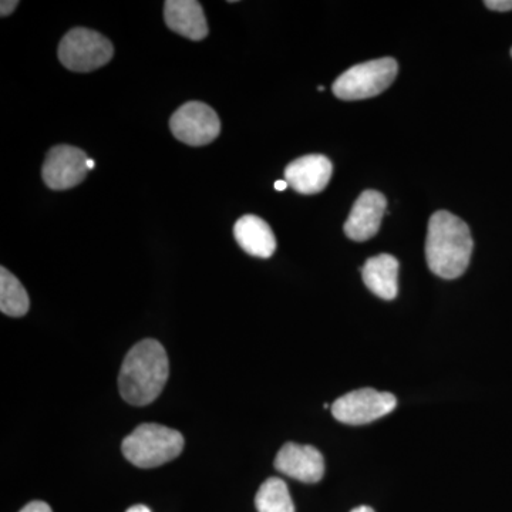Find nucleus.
<instances>
[{
  "mask_svg": "<svg viewBox=\"0 0 512 512\" xmlns=\"http://www.w3.org/2000/svg\"><path fill=\"white\" fill-rule=\"evenodd\" d=\"M474 242L470 228L448 211L431 215L426 239L430 271L443 279L460 278L470 265Z\"/></svg>",
  "mask_w": 512,
  "mask_h": 512,
  "instance_id": "nucleus-1",
  "label": "nucleus"
},
{
  "mask_svg": "<svg viewBox=\"0 0 512 512\" xmlns=\"http://www.w3.org/2000/svg\"><path fill=\"white\" fill-rule=\"evenodd\" d=\"M170 375L167 353L160 342L146 339L127 353L119 375L121 397L133 406H148L160 396Z\"/></svg>",
  "mask_w": 512,
  "mask_h": 512,
  "instance_id": "nucleus-2",
  "label": "nucleus"
},
{
  "mask_svg": "<svg viewBox=\"0 0 512 512\" xmlns=\"http://www.w3.org/2000/svg\"><path fill=\"white\" fill-rule=\"evenodd\" d=\"M184 437L180 431L161 424H141L123 441L124 457L140 468H154L170 463L183 453Z\"/></svg>",
  "mask_w": 512,
  "mask_h": 512,
  "instance_id": "nucleus-3",
  "label": "nucleus"
},
{
  "mask_svg": "<svg viewBox=\"0 0 512 512\" xmlns=\"http://www.w3.org/2000/svg\"><path fill=\"white\" fill-rule=\"evenodd\" d=\"M397 70L399 66L392 57L356 64L333 83V93L338 99L348 101L379 96L392 86Z\"/></svg>",
  "mask_w": 512,
  "mask_h": 512,
  "instance_id": "nucleus-4",
  "label": "nucleus"
},
{
  "mask_svg": "<svg viewBox=\"0 0 512 512\" xmlns=\"http://www.w3.org/2000/svg\"><path fill=\"white\" fill-rule=\"evenodd\" d=\"M113 55L110 40L92 29H72L59 45L60 63L77 73L94 72L106 66Z\"/></svg>",
  "mask_w": 512,
  "mask_h": 512,
  "instance_id": "nucleus-5",
  "label": "nucleus"
},
{
  "mask_svg": "<svg viewBox=\"0 0 512 512\" xmlns=\"http://www.w3.org/2000/svg\"><path fill=\"white\" fill-rule=\"evenodd\" d=\"M173 136L191 147L207 146L221 133V120L214 109L201 101H190L170 119Z\"/></svg>",
  "mask_w": 512,
  "mask_h": 512,
  "instance_id": "nucleus-6",
  "label": "nucleus"
},
{
  "mask_svg": "<svg viewBox=\"0 0 512 512\" xmlns=\"http://www.w3.org/2000/svg\"><path fill=\"white\" fill-rule=\"evenodd\" d=\"M397 400L392 393L375 389H359L345 394L332 406V414L340 423L350 426L372 423L396 409Z\"/></svg>",
  "mask_w": 512,
  "mask_h": 512,
  "instance_id": "nucleus-7",
  "label": "nucleus"
},
{
  "mask_svg": "<svg viewBox=\"0 0 512 512\" xmlns=\"http://www.w3.org/2000/svg\"><path fill=\"white\" fill-rule=\"evenodd\" d=\"M89 157L80 148L56 146L47 153L42 177L47 187L55 191L70 190L82 184L89 174Z\"/></svg>",
  "mask_w": 512,
  "mask_h": 512,
  "instance_id": "nucleus-8",
  "label": "nucleus"
},
{
  "mask_svg": "<svg viewBox=\"0 0 512 512\" xmlns=\"http://www.w3.org/2000/svg\"><path fill=\"white\" fill-rule=\"evenodd\" d=\"M275 468L285 476L306 484H315L325 474V458L318 448L288 443L279 450Z\"/></svg>",
  "mask_w": 512,
  "mask_h": 512,
  "instance_id": "nucleus-9",
  "label": "nucleus"
},
{
  "mask_svg": "<svg viewBox=\"0 0 512 512\" xmlns=\"http://www.w3.org/2000/svg\"><path fill=\"white\" fill-rule=\"evenodd\" d=\"M386 207L387 201L382 192L367 190L360 194L345 224L346 237L356 242L375 237L382 225Z\"/></svg>",
  "mask_w": 512,
  "mask_h": 512,
  "instance_id": "nucleus-10",
  "label": "nucleus"
},
{
  "mask_svg": "<svg viewBox=\"0 0 512 512\" xmlns=\"http://www.w3.org/2000/svg\"><path fill=\"white\" fill-rule=\"evenodd\" d=\"M333 165L320 154L298 158L286 167L285 181L299 194L312 195L325 190L332 177Z\"/></svg>",
  "mask_w": 512,
  "mask_h": 512,
  "instance_id": "nucleus-11",
  "label": "nucleus"
},
{
  "mask_svg": "<svg viewBox=\"0 0 512 512\" xmlns=\"http://www.w3.org/2000/svg\"><path fill=\"white\" fill-rule=\"evenodd\" d=\"M164 20L180 36L200 42L208 36V23L201 3L195 0H168L164 3Z\"/></svg>",
  "mask_w": 512,
  "mask_h": 512,
  "instance_id": "nucleus-12",
  "label": "nucleus"
},
{
  "mask_svg": "<svg viewBox=\"0 0 512 512\" xmlns=\"http://www.w3.org/2000/svg\"><path fill=\"white\" fill-rule=\"evenodd\" d=\"M239 247L256 258H271L276 251V239L271 227L256 215L239 218L234 227Z\"/></svg>",
  "mask_w": 512,
  "mask_h": 512,
  "instance_id": "nucleus-13",
  "label": "nucleus"
},
{
  "mask_svg": "<svg viewBox=\"0 0 512 512\" xmlns=\"http://www.w3.org/2000/svg\"><path fill=\"white\" fill-rule=\"evenodd\" d=\"M397 275H399V261L389 254L367 259L362 269L363 282L367 289L384 301H393L396 298L399 291Z\"/></svg>",
  "mask_w": 512,
  "mask_h": 512,
  "instance_id": "nucleus-14",
  "label": "nucleus"
},
{
  "mask_svg": "<svg viewBox=\"0 0 512 512\" xmlns=\"http://www.w3.org/2000/svg\"><path fill=\"white\" fill-rule=\"evenodd\" d=\"M30 301L25 286L20 284L8 269H0V311L12 318H22L28 313Z\"/></svg>",
  "mask_w": 512,
  "mask_h": 512,
  "instance_id": "nucleus-15",
  "label": "nucleus"
},
{
  "mask_svg": "<svg viewBox=\"0 0 512 512\" xmlns=\"http://www.w3.org/2000/svg\"><path fill=\"white\" fill-rule=\"evenodd\" d=\"M258 512H295L288 485L281 478H269L259 488L255 497Z\"/></svg>",
  "mask_w": 512,
  "mask_h": 512,
  "instance_id": "nucleus-16",
  "label": "nucleus"
},
{
  "mask_svg": "<svg viewBox=\"0 0 512 512\" xmlns=\"http://www.w3.org/2000/svg\"><path fill=\"white\" fill-rule=\"evenodd\" d=\"M488 9L497 10V12H508L512 10V0H487L484 3Z\"/></svg>",
  "mask_w": 512,
  "mask_h": 512,
  "instance_id": "nucleus-17",
  "label": "nucleus"
},
{
  "mask_svg": "<svg viewBox=\"0 0 512 512\" xmlns=\"http://www.w3.org/2000/svg\"><path fill=\"white\" fill-rule=\"evenodd\" d=\"M20 512H53L52 508L49 507L46 503H43V501H33V503H30L26 505L25 508H23Z\"/></svg>",
  "mask_w": 512,
  "mask_h": 512,
  "instance_id": "nucleus-18",
  "label": "nucleus"
},
{
  "mask_svg": "<svg viewBox=\"0 0 512 512\" xmlns=\"http://www.w3.org/2000/svg\"><path fill=\"white\" fill-rule=\"evenodd\" d=\"M18 5L19 2H16V0H12V2H9V0H3V2L0 3V15H2V18L12 15V13L15 12V9L18 8Z\"/></svg>",
  "mask_w": 512,
  "mask_h": 512,
  "instance_id": "nucleus-19",
  "label": "nucleus"
},
{
  "mask_svg": "<svg viewBox=\"0 0 512 512\" xmlns=\"http://www.w3.org/2000/svg\"><path fill=\"white\" fill-rule=\"evenodd\" d=\"M127 512H151L150 508L146 505H134V507L128 508Z\"/></svg>",
  "mask_w": 512,
  "mask_h": 512,
  "instance_id": "nucleus-20",
  "label": "nucleus"
},
{
  "mask_svg": "<svg viewBox=\"0 0 512 512\" xmlns=\"http://www.w3.org/2000/svg\"><path fill=\"white\" fill-rule=\"evenodd\" d=\"M288 183L286 181H276L275 190L276 191H285L288 188Z\"/></svg>",
  "mask_w": 512,
  "mask_h": 512,
  "instance_id": "nucleus-21",
  "label": "nucleus"
},
{
  "mask_svg": "<svg viewBox=\"0 0 512 512\" xmlns=\"http://www.w3.org/2000/svg\"><path fill=\"white\" fill-rule=\"evenodd\" d=\"M350 512H375V511H373L372 508L365 507V505H363V507H357V508H355V510L350 511Z\"/></svg>",
  "mask_w": 512,
  "mask_h": 512,
  "instance_id": "nucleus-22",
  "label": "nucleus"
},
{
  "mask_svg": "<svg viewBox=\"0 0 512 512\" xmlns=\"http://www.w3.org/2000/svg\"><path fill=\"white\" fill-rule=\"evenodd\" d=\"M87 167H89V170H93L94 168V161L90 160V158L89 161H87Z\"/></svg>",
  "mask_w": 512,
  "mask_h": 512,
  "instance_id": "nucleus-23",
  "label": "nucleus"
},
{
  "mask_svg": "<svg viewBox=\"0 0 512 512\" xmlns=\"http://www.w3.org/2000/svg\"><path fill=\"white\" fill-rule=\"evenodd\" d=\"M511 56H512V50H511Z\"/></svg>",
  "mask_w": 512,
  "mask_h": 512,
  "instance_id": "nucleus-24",
  "label": "nucleus"
}]
</instances>
